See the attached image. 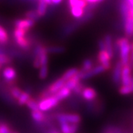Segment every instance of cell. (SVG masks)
I'll return each mask as SVG.
<instances>
[{
  "label": "cell",
  "mask_w": 133,
  "mask_h": 133,
  "mask_svg": "<svg viewBox=\"0 0 133 133\" xmlns=\"http://www.w3.org/2000/svg\"><path fill=\"white\" fill-rule=\"evenodd\" d=\"M121 11L124 19L125 33L127 36L133 35V8L124 0L121 5Z\"/></svg>",
  "instance_id": "obj_1"
},
{
  "label": "cell",
  "mask_w": 133,
  "mask_h": 133,
  "mask_svg": "<svg viewBox=\"0 0 133 133\" xmlns=\"http://www.w3.org/2000/svg\"><path fill=\"white\" fill-rule=\"evenodd\" d=\"M117 45L119 48L120 62L123 66L129 64V57L131 52V44L127 38H120L117 41Z\"/></svg>",
  "instance_id": "obj_2"
},
{
  "label": "cell",
  "mask_w": 133,
  "mask_h": 133,
  "mask_svg": "<svg viewBox=\"0 0 133 133\" xmlns=\"http://www.w3.org/2000/svg\"><path fill=\"white\" fill-rule=\"evenodd\" d=\"M54 118L56 119L58 123L66 122L69 124H78L81 121V117L79 115L72 113H58L54 115Z\"/></svg>",
  "instance_id": "obj_3"
},
{
  "label": "cell",
  "mask_w": 133,
  "mask_h": 133,
  "mask_svg": "<svg viewBox=\"0 0 133 133\" xmlns=\"http://www.w3.org/2000/svg\"><path fill=\"white\" fill-rule=\"evenodd\" d=\"M58 103L59 101L54 95H52L47 98L40 100L38 102V108L39 110H41L42 112H46L56 107L58 104Z\"/></svg>",
  "instance_id": "obj_4"
},
{
  "label": "cell",
  "mask_w": 133,
  "mask_h": 133,
  "mask_svg": "<svg viewBox=\"0 0 133 133\" xmlns=\"http://www.w3.org/2000/svg\"><path fill=\"white\" fill-rule=\"evenodd\" d=\"M112 58L110 56L106 50H100L98 54V60L100 65L104 68L105 70H108L111 68V59Z\"/></svg>",
  "instance_id": "obj_5"
},
{
  "label": "cell",
  "mask_w": 133,
  "mask_h": 133,
  "mask_svg": "<svg viewBox=\"0 0 133 133\" xmlns=\"http://www.w3.org/2000/svg\"><path fill=\"white\" fill-rule=\"evenodd\" d=\"M2 75L8 85H9V87L14 86L15 79L17 77V72L14 68H13L12 66H7L4 69Z\"/></svg>",
  "instance_id": "obj_6"
},
{
  "label": "cell",
  "mask_w": 133,
  "mask_h": 133,
  "mask_svg": "<svg viewBox=\"0 0 133 133\" xmlns=\"http://www.w3.org/2000/svg\"><path fill=\"white\" fill-rule=\"evenodd\" d=\"M132 80L131 66L128 64V65L122 66L121 76V83L122 86L129 85L132 83Z\"/></svg>",
  "instance_id": "obj_7"
},
{
  "label": "cell",
  "mask_w": 133,
  "mask_h": 133,
  "mask_svg": "<svg viewBox=\"0 0 133 133\" xmlns=\"http://www.w3.org/2000/svg\"><path fill=\"white\" fill-rule=\"evenodd\" d=\"M104 71H106L104 70V68L99 64L98 66H94L90 71L85 72H79L78 75H79V77H80L81 80V79L84 80V79H88V78H92V77H93V76H97V75H99V74L104 72Z\"/></svg>",
  "instance_id": "obj_8"
},
{
  "label": "cell",
  "mask_w": 133,
  "mask_h": 133,
  "mask_svg": "<svg viewBox=\"0 0 133 133\" xmlns=\"http://www.w3.org/2000/svg\"><path fill=\"white\" fill-rule=\"evenodd\" d=\"M66 81L63 80L62 78H58L57 80L52 83L50 85H49L48 89H46L48 91V92L51 95H54L56 93H57L60 90H62V88L65 86Z\"/></svg>",
  "instance_id": "obj_9"
},
{
  "label": "cell",
  "mask_w": 133,
  "mask_h": 133,
  "mask_svg": "<svg viewBox=\"0 0 133 133\" xmlns=\"http://www.w3.org/2000/svg\"><path fill=\"white\" fill-rule=\"evenodd\" d=\"M81 95L82 98L85 101H94L97 98L98 93L94 88L90 87H84L83 89Z\"/></svg>",
  "instance_id": "obj_10"
},
{
  "label": "cell",
  "mask_w": 133,
  "mask_h": 133,
  "mask_svg": "<svg viewBox=\"0 0 133 133\" xmlns=\"http://www.w3.org/2000/svg\"><path fill=\"white\" fill-rule=\"evenodd\" d=\"M14 40L16 45L19 48H21V49H22L24 50H28L29 49L31 48L32 41L27 36H23V37L16 38H14Z\"/></svg>",
  "instance_id": "obj_11"
},
{
  "label": "cell",
  "mask_w": 133,
  "mask_h": 133,
  "mask_svg": "<svg viewBox=\"0 0 133 133\" xmlns=\"http://www.w3.org/2000/svg\"><path fill=\"white\" fill-rule=\"evenodd\" d=\"M35 24V22L28 19H16L14 22V25L17 28H22L29 30L31 28H33Z\"/></svg>",
  "instance_id": "obj_12"
},
{
  "label": "cell",
  "mask_w": 133,
  "mask_h": 133,
  "mask_svg": "<svg viewBox=\"0 0 133 133\" xmlns=\"http://www.w3.org/2000/svg\"><path fill=\"white\" fill-rule=\"evenodd\" d=\"M59 125L62 133H76L78 129V124L61 122Z\"/></svg>",
  "instance_id": "obj_13"
},
{
  "label": "cell",
  "mask_w": 133,
  "mask_h": 133,
  "mask_svg": "<svg viewBox=\"0 0 133 133\" xmlns=\"http://www.w3.org/2000/svg\"><path fill=\"white\" fill-rule=\"evenodd\" d=\"M31 117L35 121L36 124H42L48 120V115L44 114L41 110L31 111Z\"/></svg>",
  "instance_id": "obj_14"
},
{
  "label": "cell",
  "mask_w": 133,
  "mask_h": 133,
  "mask_svg": "<svg viewBox=\"0 0 133 133\" xmlns=\"http://www.w3.org/2000/svg\"><path fill=\"white\" fill-rule=\"evenodd\" d=\"M123 65L121 63L119 62L116 64L113 69V73H112V80L115 84H118L121 81V70H122Z\"/></svg>",
  "instance_id": "obj_15"
},
{
  "label": "cell",
  "mask_w": 133,
  "mask_h": 133,
  "mask_svg": "<svg viewBox=\"0 0 133 133\" xmlns=\"http://www.w3.org/2000/svg\"><path fill=\"white\" fill-rule=\"evenodd\" d=\"M104 43L105 50L108 52L110 56L112 58L113 57V48H112V37L109 35H107L105 36L104 38L103 39Z\"/></svg>",
  "instance_id": "obj_16"
},
{
  "label": "cell",
  "mask_w": 133,
  "mask_h": 133,
  "mask_svg": "<svg viewBox=\"0 0 133 133\" xmlns=\"http://www.w3.org/2000/svg\"><path fill=\"white\" fill-rule=\"evenodd\" d=\"M79 72H80V70L77 68H75V67L70 68V69L67 70L66 71L64 72V74L62 76V78L65 81H67L68 80L71 79L72 78L77 76L79 73Z\"/></svg>",
  "instance_id": "obj_17"
},
{
  "label": "cell",
  "mask_w": 133,
  "mask_h": 133,
  "mask_svg": "<svg viewBox=\"0 0 133 133\" xmlns=\"http://www.w3.org/2000/svg\"><path fill=\"white\" fill-rule=\"evenodd\" d=\"M48 5L45 3L44 0H37V10L36 12L38 14L39 18L44 16L47 13Z\"/></svg>",
  "instance_id": "obj_18"
},
{
  "label": "cell",
  "mask_w": 133,
  "mask_h": 133,
  "mask_svg": "<svg viewBox=\"0 0 133 133\" xmlns=\"http://www.w3.org/2000/svg\"><path fill=\"white\" fill-rule=\"evenodd\" d=\"M70 94H71V90L70 89L65 87H64L62 90H60L57 93H56L54 96L60 101L63 99H65L66 98H68L70 95Z\"/></svg>",
  "instance_id": "obj_19"
},
{
  "label": "cell",
  "mask_w": 133,
  "mask_h": 133,
  "mask_svg": "<svg viewBox=\"0 0 133 133\" xmlns=\"http://www.w3.org/2000/svg\"><path fill=\"white\" fill-rule=\"evenodd\" d=\"M80 81H81V78L79 77V75L78 74L75 77L72 78L71 79L66 81V84H65L64 87H66V88H68V89H70L71 91L73 90V89L80 83Z\"/></svg>",
  "instance_id": "obj_20"
},
{
  "label": "cell",
  "mask_w": 133,
  "mask_h": 133,
  "mask_svg": "<svg viewBox=\"0 0 133 133\" xmlns=\"http://www.w3.org/2000/svg\"><path fill=\"white\" fill-rule=\"evenodd\" d=\"M70 13L73 17L76 19H80L82 18L84 14V9L81 8L78 6H74L72 8H70Z\"/></svg>",
  "instance_id": "obj_21"
},
{
  "label": "cell",
  "mask_w": 133,
  "mask_h": 133,
  "mask_svg": "<svg viewBox=\"0 0 133 133\" xmlns=\"http://www.w3.org/2000/svg\"><path fill=\"white\" fill-rule=\"evenodd\" d=\"M9 36L5 30L2 26L0 25V46H3L8 42Z\"/></svg>",
  "instance_id": "obj_22"
},
{
  "label": "cell",
  "mask_w": 133,
  "mask_h": 133,
  "mask_svg": "<svg viewBox=\"0 0 133 133\" xmlns=\"http://www.w3.org/2000/svg\"><path fill=\"white\" fill-rule=\"evenodd\" d=\"M8 92H9L10 95H11V97L14 100H16V101L18 100L19 96L22 93V91L21 90V89L15 85L12 86V87H10V89Z\"/></svg>",
  "instance_id": "obj_23"
},
{
  "label": "cell",
  "mask_w": 133,
  "mask_h": 133,
  "mask_svg": "<svg viewBox=\"0 0 133 133\" xmlns=\"http://www.w3.org/2000/svg\"><path fill=\"white\" fill-rule=\"evenodd\" d=\"M30 98V92L25 91L22 92V93L19 96V98L17 100V103L19 106H22V105L26 104L27 101Z\"/></svg>",
  "instance_id": "obj_24"
},
{
  "label": "cell",
  "mask_w": 133,
  "mask_h": 133,
  "mask_svg": "<svg viewBox=\"0 0 133 133\" xmlns=\"http://www.w3.org/2000/svg\"><path fill=\"white\" fill-rule=\"evenodd\" d=\"M93 62L91 59L89 58H87L85 59L83 64H82V66H81V69L80 70L81 72H85L90 71V70H92L93 68Z\"/></svg>",
  "instance_id": "obj_25"
},
{
  "label": "cell",
  "mask_w": 133,
  "mask_h": 133,
  "mask_svg": "<svg viewBox=\"0 0 133 133\" xmlns=\"http://www.w3.org/2000/svg\"><path fill=\"white\" fill-rule=\"evenodd\" d=\"M24 16H25L26 19L32 20L33 22H36L39 19L38 14H37L36 10H30L27 11V13L25 14Z\"/></svg>",
  "instance_id": "obj_26"
},
{
  "label": "cell",
  "mask_w": 133,
  "mask_h": 133,
  "mask_svg": "<svg viewBox=\"0 0 133 133\" xmlns=\"http://www.w3.org/2000/svg\"><path fill=\"white\" fill-rule=\"evenodd\" d=\"M26 105H27V107H28L31 111H36V110H38V109H39V108H38V102L34 99V98H30L27 101Z\"/></svg>",
  "instance_id": "obj_27"
},
{
  "label": "cell",
  "mask_w": 133,
  "mask_h": 133,
  "mask_svg": "<svg viewBox=\"0 0 133 133\" xmlns=\"http://www.w3.org/2000/svg\"><path fill=\"white\" fill-rule=\"evenodd\" d=\"M119 92L121 95H129V94H131V93L133 92V89L131 84L127 86H121L120 87V89H119Z\"/></svg>",
  "instance_id": "obj_28"
},
{
  "label": "cell",
  "mask_w": 133,
  "mask_h": 133,
  "mask_svg": "<svg viewBox=\"0 0 133 133\" xmlns=\"http://www.w3.org/2000/svg\"><path fill=\"white\" fill-rule=\"evenodd\" d=\"M12 58L6 54H0V65H8L11 64Z\"/></svg>",
  "instance_id": "obj_29"
},
{
  "label": "cell",
  "mask_w": 133,
  "mask_h": 133,
  "mask_svg": "<svg viewBox=\"0 0 133 133\" xmlns=\"http://www.w3.org/2000/svg\"><path fill=\"white\" fill-rule=\"evenodd\" d=\"M48 52L50 53H60L64 51V48L60 46H51V47H47Z\"/></svg>",
  "instance_id": "obj_30"
},
{
  "label": "cell",
  "mask_w": 133,
  "mask_h": 133,
  "mask_svg": "<svg viewBox=\"0 0 133 133\" xmlns=\"http://www.w3.org/2000/svg\"><path fill=\"white\" fill-rule=\"evenodd\" d=\"M48 75V66H42L40 67V70L38 76L41 79H45Z\"/></svg>",
  "instance_id": "obj_31"
},
{
  "label": "cell",
  "mask_w": 133,
  "mask_h": 133,
  "mask_svg": "<svg viewBox=\"0 0 133 133\" xmlns=\"http://www.w3.org/2000/svg\"><path fill=\"white\" fill-rule=\"evenodd\" d=\"M12 130L8 124L0 123V133H11Z\"/></svg>",
  "instance_id": "obj_32"
},
{
  "label": "cell",
  "mask_w": 133,
  "mask_h": 133,
  "mask_svg": "<svg viewBox=\"0 0 133 133\" xmlns=\"http://www.w3.org/2000/svg\"><path fill=\"white\" fill-rule=\"evenodd\" d=\"M129 65L131 67L133 66V43L131 44V52H130V57H129Z\"/></svg>",
  "instance_id": "obj_33"
},
{
  "label": "cell",
  "mask_w": 133,
  "mask_h": 133,
  "mask_svg": "<svg viewBox=\"0 0 133 133\" xmlns=\"http://www.w3.org/2000/svg\"><path fill=\"white\" fill-rule=\"evenodd\" d=\"M78 2V0H68V4H69L70 8L74 7V6H76Z\"/></svg>",
  "instance_id": "obj_34"
},
{
  "label": "cell",
  "mask_w": 133,
  "mask_h": 133,
  "mask_svg": "<svg viewBox=\"0 0 133 133\" xmlns=\"http://www.w3.org/2000/svg\"><path fill=\"white\" fill-rule=\"evenodd\" d=\"M87 3H90L92 5H95L97 3H100L101 2H102L103 0H85Z\"/></svg>",
  "instance_id": "obj_35"
},
{
  "label": "cell",
  "mask_w": 133,
  "mask_h": 133,
  "mask_svg": "<svg viewBox=\"0 0 133 133\" xmlns=\"http://www.w3.org/2000/svg\"><path fill=\"white\" fill-rule=\"evenodd\" d=\"M51 2H52V5H58V4H60V3L62 2V0H51Z\"/></svg>",
  "instance_id": "obj_36"
},
{
  "label": "cell",
  "mask_w": 133,
  "mask_h": 133,
  "mask_svg": "<svg viewBox=\"0 0 133 133\" xmlns=\"http://www.w3.org/2000/svg\"><path fill=\"white\" fill-rule=\"evenodd\" d=\"M125 1L132 8H133V0H125Z\"/></svg>",
  "instance_id": "obj_37"
},
{
  "label": "cell",
  "mask_w": 133,
  "mask_h": 133,
  "mask_svg": "<svg viewBox=\"0 0 133 133\" xmlns=\"http://www.w3.org/2000/svg\"><path fill=\"white\" fill-rule=\"evenodd\" d=\"M0 54H5V50L0 46Z\"/></svg>",
  "instance_id": "obj_38"
},
{
  "label": "cell",
  "mask_w": 133,
  "mask_h": 133,
  "mask_svg": "<svg viewBox=\"0 0 133 133\" xmlns=\"http://www.w3.org/2000/svg\"><path fill=\"white\" fill-rule=\"evenodd\" d=\"M44 1L45 2V3H46L47 5H52V2H51V0H44Z\"/></svg>",
  "instance_id": "obj_39"
},
{
  "label": "cell",
  "mask_w": 133,
  "mask_h": 133,
  "mask_svg": "<svg viewBox=\"0 0 133 133\" xmlns=\"http://www.w3.org/2000/svg\"><path fill=\"white\" fill-rule=\"evenodd\" d=\"M48 133H59V132H58L56 130H50Z\"/></svg>",
  "instance_id": "obj_40"
},
{
  "label": "cell",
  "mask_w": 133,
  "mask_h": 133,
  "mask_svg": "<svg viewBox=\"0 0 133 133\" xmlns=\"http://www.w3.org/2000/svg\"><path fill=\"white\" fill-rule=\"evenodd\" d=\"M130 84H131V86H132V89H133V80H132V83H131Z\"/></svg>",
  "instance_id": "obj_41"
},
{
  "label": "cell",
  "mask_w": 133,
  "mask_h": 133,
  "mask_svg": "<svg viewBox=\"0 0 133 133\" xmlns=\"http://www.w3.org/2000/svg\"><path fill=\"white\" fill-rule=\"evenodd\" d=\"M11 133H19V132H12Z\"/></svg>",
  "instance_id": "obj_42"
},
{
  "label": "cell",
  "mask_w": 133,
  "mask_h": 133,
  "mask_svg": "<svg viewBox=\"0 0 133 133\" xmlns=\"http://www.w3.org/2000/svg\"><path fill=\"white\" fill-rule=\"evenodd\" d=\"M1 66H1V65H0V68H1Z\"/></svg>",
  "instance_id": "obj_43"
}]
</instances>
